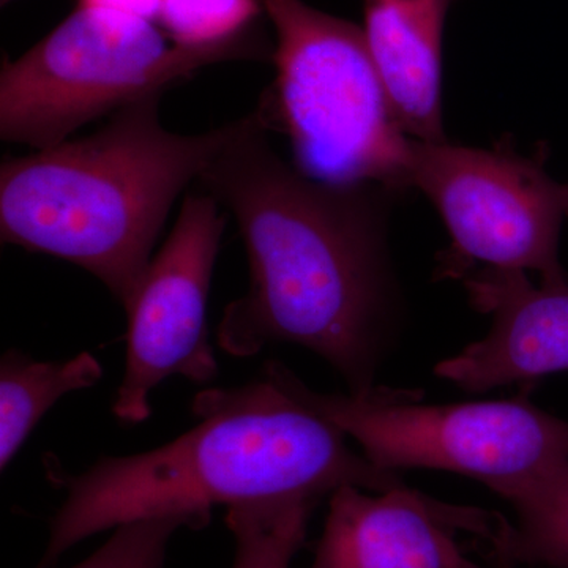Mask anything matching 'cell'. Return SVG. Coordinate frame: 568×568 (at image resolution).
Masks as SVG:
<instances>
[{
	"mask_svg": "<svg viewBox=\"0 0 568 568\" xmlns=\"http://www.w3.org/2000/svg\"><path fill=\"white\" fill-rule=\"evenodd\" d=\"M265 377L338 426L381 469L450 470L499 495L568 462V420L525 395L506 402L422 405L414 392L373 387L320 394L278 362Z\"/></svg>",
	"mask_w": 568,
	"mask_h": 568,
	"instance_id": "8992f818",
	"label": "cell"
},
{
	"mask_svg": "<svg viewBox=\"0 0 568 568\" xmlns=\"http://www.w3.org/2000/svg\"><path fill=\"white\" fill-rule=\"evenodd\" d=\"M226 219L207 193L185 197L173 233L138 287L129 315L125 373L112 413L125 424L151 417V394L164 379L211 383L219 373L209 343L207 301Z\"/></svg>",
	"mask_w": 568,
	"mask_h": 568,
	"instance_id": "ba28073f",
	"label": "cell"
},
{
	"mask_svg": "<svg viewBox=\"0 0 568 568\" xmlns=\"http://www.w3.org/2000/svg\"><path fill=\"white\" fill-rule=\"evenodd\" d=\"M276 32V80L260 104L293 144L295 168L332 185L405 190L409 138L364 29L304 0H263Z\"/></svg>",
	"mask_w": 568,
	"mask_h": 568,
	"instance_id": "277c9868",
	"label": "cell"
},
{
	"mask_svg": "<svg viewBox=\"0 0 568 568\" xmlns=\"http://www.w3.org/2000/svg\"><path fill=\"white\" fill-rule=\"evenodd\" d=\"M406 174L409 189L435 204L452 237L439 276L463 280L484 264L536 272L544 286H568L559 260L566 193L540 156L528 159L500 144L485 151L410 140Z\"/></svg>",
	"mask_w": 568,
	"mask_h": 568,
	"instance_id": "52a82bcc",
	"label": "cell"
},
{
	"mask_svg": "<svg viewBox=\"0 0 568 568\" xmlns=\"http://www.w3.org/2000/svg\"><path fill=\"white\" fill-rule=\"evenodd\" d=\"M457 0H364V33L406 134L444 142L440 73L447 14Z\"/></svg>",
	"mask_w": 568,
	"mask_h": 568,
	"instance_id": "8fae6325",
	"label": "cell"
},
{
	"mask_svg": "<svg viewBox=\"0 0 568 568\" xmlns=\"http://www.w3.org/2000/svg\"><path fill=\"white\" fill-rule=\"evenodd\" d=\"M564 193H566L567 219H568V183H564Z\"/></svg>",
	"mask_w": 568,
	"mask_h": 568,
	"instance_id": "d6986e66",
	"label": "cell"
},
{
	"mask_svg": "<svg viewBox=\"0 0 568 568\" xmlns=\"http://www.w3.org/2000/svg\"><path fill=\"white\" fill-rule=\"evenodd\" d=\"M489 562L493 568H517V564L508 558L503 549L493 547V545H489Z\"/></svg>",
	"mask_w": 568,
	"mask_h": 568,
	"instance_id": "ac0fdd59",
	"label": "cell"
},
{
	"mask_svg": "<svg viewBox=\"0 0 568 568\" xmlns=\"http://www.w3.org/2000/svg\"><path fill=\"white\" fill-rule=\"evenodd\" d=\"M10 2H11V0H0V3H2V7L7 6V3H10Z\"/></svg>",
	"mask_w": 568,
	"mask_h": 568,
	"instance_id": "ffe728a7",
	"label": "cell"
},
{
	"mask_svg": "<svg viewBox=\"0 0 568 568\" xmlns=\"http://www.w3.org/2000/svg\"><path fill=\"white\" fill-rule=\"evenodd\" d=\"M241 59L254 58L233 48L170 47L155 22L78 6L21 58L3 61L0 136L44 151L205 65Z\"/></svg>",
	"mask_w": 568,
	"mask_h": 568,
	"instance_id": "5b68a950",
	"label": "cell"
},
{
	"mask_svg": "<svg viewBox=\"0 0 568 568\" xmlns=\"http://www.w3.org/2000/svg\"><path fill=\"white\" fill-rule=\"evenodd\" d=\"M499 496L514 506L517 523L500 517L488 544L517 566L568 568V462Z\"/></svg>",
	"mask_w": 568,
	"mask_h": 568,
	"instance_id": "4fadbf2b",
	"label": "cell"
},
{
	"mask_svg": "<svg viewBox=\"0 0 568 568\" xmlns=\"http://www.w3.org/2000/svg\"><path fill=\"white\" fill-rule=\"evenodd\" d=\"M328 506L310 568H481L467 558L458 534L488 541L500 518L437 503L405 485L379 496L343 485Z\"/></svg>",
	"mask_w": 568,
	"mask_h": 568,
	"instance_id": "9c48e42d",
	"label": "cell"
},
{
	"mask_svg": "<svg viewBox=\"0 0 568 568\" xmlns=\"http://www.w3.org/2000/svg\"><path fill=\"white\" fill-rule=\"evenodd\" d=\"M209 519L190 514L162 515L125 523L92 556L71 568H164L168 544L179 529H201Z\"/></svg>",
	"mask_w": 568,
	"mask_h": 568,
	"instance_id": "2e32d148",
	"label": "cell"
},
{
	"mask_svg": "<svg viewBox=\"0 0 568 568\" xmlns=\"http://www.w3.org/2000/svg\"><path fill=\"white\" fill-rule=\"evenodd\" d=\"M264 11L263 0H163L156 22L178 47L233 48L263 61L274 54L256 29Z\"/></svg>",
	"mask_w": 568,
	"mask_h": 568,
	"instance_id": "5bb4252c",
	"label": "cell"
},
{
	"mask_svg": "<svg viewBox=\"0 0 568 568\" xmlns=\"http://www.w3.org/2000/svg\"><path fill=\"white\" fill-rule=\"evenodd\" d=\"M470 304L493 316L485 338L436 366L467 392L568 372V286H536L526 272L481 267L463 278Z\"/></svg>",
	"mask_w": 568,
	"mask_h": 568,
	"instance_id": "30bf717a",
	"label": "cell"
},
{
	"mask_svg": "<svg viewBox=\"0 0 568 568\" xmlns=\"http://www.w3.org/2000/svg\"><path fill=\"white\" fill-rule=\"evenodd\" d=\"M317 504L284 499L227 508V528L235 540L233 568H291Z\"/></svg>",
	"mask_w": 568,
	"mask_h": 568,
	"instance_id": "9a60e30c",
	"label": "cell"
},
{
	"mask_svg": "<svg viewBox=\"0 0 568 568\" xmlns=\"http://www.w3.org/2000/svg\"><path fill=\"white\" fill-rule=\"evenodd\" d=\"M163 0H78V6L88 9L114 11L141 20L156 22Z\"/></svg>",
	"mask_w": 568,
	"mask_h": 568,
	"instance_id": "e0dca14e",
	"label": "cell"
},
{
	"mask_svg": "<svg viewBox=\"0 0 568 568\" xmlns=\"http://www.w3.org/2000/svg\"><path fill=\"white\" fill-rule=\"evenodd\" d=\"M163 92L114 112L100 132L0 166L3 244L51 254L99 278L129 308L179 194L237 129L178 134L160 122Z\"/></svg>",
	"mask_w": 568,
	"mask_h": 568,
	"instance_id": "3957f363",
	"label": "cell"
},
{
	"mask_svg": "<svg viewBox=\"0 0 568 568\" xmlns=\"http://www.w3.org/2000/svg\"><path fill=\"white\" fill-rule=\"evenodd\" d=\"M103 366L92 354L62 362L33 361L20 351L3 354L0 364V467L11 459L62 396L95 386Z\"/></svg>",
	"mask_w": 568,
	"mask_h": 568,
	"instance_id": "7c38bea8",
	"label": "cell"
},
{
	"mask_svg": "<svg viewBox=\"0 0 568 568\" xmlns=\"http://www.w3.org/2000/svg\"><path fill=\"white\" fill-rule=\"evenodd\" d=\"M267 132L260 108L239 119L197 179L233 213L248 254L250 287L224 312L220 346L235 357L304 346L362 394L375 387L390 313L386 189L315 181Z\"/></svg>",
	"mask_w": 568,
	"mask_h": 568,
	"instance_id": "6da1fadb",
	"label": "cell"
},
{
	"mask_svg": "<svg viewBox=\"0 0 568 568\" xmlns=\"http://www.w3.org/2000/svg\"><path fill=\"white\" fill-rule=\"evenodd\" d=\"M200 424L166 446L100 459L81 476L58 477L67 497L51 523L39 568L85 538L138 519L264 500L323 499L343 485L384 493L394 470L355 454L346 435L274 381L212 388L194 398Z\"/></svg>",
	"mask_w": 568,
	"mask_h": 568,
	"instance_id": "7a4b0ae2",
	"label": "cell"
}]
</instances>
